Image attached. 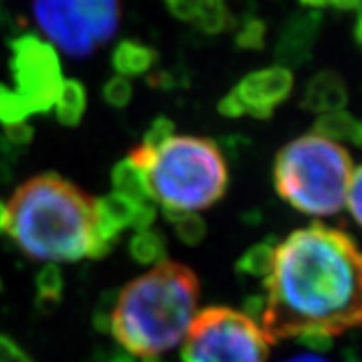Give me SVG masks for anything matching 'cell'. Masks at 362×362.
<instances>
[{"mask_svg": "<svg viewBox=\"0 0 362 362\" xmlns=\"http://www.w3.org/2000/svg\"><path fill=\"white\" fill-rule=\"evenodd\" d=\"M257 322L232 308H206L184 337L182 362H267L271 354Z\"/></svg>", "mask_w": 362, "mask_h": 362, "instance_id": "6", "label": "cell"}, {"mask_svg": "<svg viewBox=\"0 0 362 362\" xmlns=\"http://www.w3.org/2000/svg\"><path fill=\"white\" fill-rule=\"evenodd\" d=\"M0 291H2V280H0Z\"/></svg>", "mask_w": 362, "mask_h": 362, "instance_id": "39", "label": "cell"}, {"mask_svg": "<svg viewBox=\"0 0 362 362\" xmlns=\"http://www.w3.org/2000/svg\"><path fill=\"white\" fill-rule=\"evenodd\" d=\"M358 2L361 0H331L329 6L340 9V11H351V9H357Z\"/></svg>", "mask_w": 362, "mask_h": 362, "instance_id": "34", "label": "cell"}, {"mask_svg": "<svg viewBox=\"0 0 362 362\" xmlns=\"http://www.w3.org/2000/svg\"><path fill=\"white\" fill-rule=\"evenodd\" d=\"M294 85L293 72L284 66L256 70L245 76L232 90L223 96L217 110L228 118L252 116L256 119H269L291 96Z\"/></svg>", "mask_w": 362, "mask_h": 362, "instance_id": "8", "label": "cell"}, {"mask_svg": "<svg viewBox=\"0 0 362 362\" xmlns=\"http://www.w3.org/2000/svg\"><path fill=\"white\" fill-rule=\"evenodd\" d=\"M276 247H278V243H276L274 238L263 239L239 257L238 263H235V271L239 274L252 276V278H267L272 271Z\"/></svg>", "mask_w": 362, "mask_h": 362, "instance_id": "20", "label": "cell"}, {"mask_svg": "<svg viewBox=\"0 0 362 362\" xmlns=\"http://www.w3.org/2000/svg\"><path fill=\"white\" fill-rule=\"evenodd\" d=\"M158 54L155 48L149 45H144L134 39H124L116 45L110 55L112 69L118 72V76H142L155 69Z\"/></svg>", "mask_w": 362, "mask_h": 362, "instance_id": "13", "label": "cell"}, {"mask_svg": "<svg viewBox=\"0 0 362 362\" xmlns=\"http://www.w3.org/2000/svg\"><path fill=\"white\" fill-rule=\"evenodd\" d=\"M296 340L305 348H311L313 351H326L333 346L331 337L324 335V333H305V335H300Z\"/></svg>", "mask_w": 362, "mask_h": 362, "instance_id": "32", "label": "cell"}, {"mask_svg": "<svg viewBox=\"0 0 362 362\" xmlns=\"http://www.w3.org/2000/svg\"><path fill=\"white\" fill-rule=\"evenodd\" d=\"M315 133L322 138H327L331 142H348L355 144L357 147H362V119L354 118L346 110L331 112V115H322L315 122L313 127Z\"/></svg>", "mask_w": 362, "mask_h": 362, "instance_id": "15", "label": "cell"}, {"mask_svg": "<svg viewBox=\"0 0 362 362\" xmlns=\"http://www.w3.org/2000/svg\"><path fill=\"white\" fill-rule=\"evenodd\" d=\"M199 32L217 35L234 26L235 21L226 8L225 0H199L195 17L192 21Z\"/></svg>", "mask_w": 362, "mask_h": 362, "instance_id": "19", "label": "cell"}, {"mask_svg": "<svg viewBox=\"0 0 362 362\" xmlns=\"http://www.w3.org/2000/svg\"><path fill=\"white\" fill-rule=\"evenodd\" d=\"M101 94H103V100H105L110 107H115V109H124L129 101H131V98H133V87H131V83L125 78L115 76V78H110L109 81L103 85Z\"/></svg>", "mask_w": 362, "mask_h": 362, "instance_id": "26", "label": "cell"}, {"mask_svg": "<svg viewBox=\"0 0 362 362\" xmlns=\"http://www.w3.org/2000/svg\"><path fill=\"white\" fill-rule=\"evenodd\" d=\"M162 214L175 226V234H177V238L184 245L197 247L206 238L208 226L202 221V217L195 216V214H189V211L170 210V208H162Z\"/></svg>", "mask_w": 362, "mask_h": 362, "instance_id": "21", "label": "cell"}, {"mask_svg": "<svg viewBox=\"0 0 362 362\" xmlns=\"http://www.w3.org/2000/svg\"><path fill=\"white\" fill-rule=\"evenodd\" d=\"M303 8H327L331 4V0H298Z\"/></svg>", "mask_w": 362, "mask_h": 362, "instance_id": "35", "label": "cell"}, {"mask_svg": "<svg viewBox=\"0 0 362 362\" xmlns=\"http://www.w3.org/2000/svg\"><path fill=\"white\" fill-rule=\"evenodd\" d=\"M9 179H11V175H9V170H8V168H6V165L0 164V186H4V184H8Z\"/></svg>", "mask_w": 362, "mask_h": 362, "instance_id": "38", "label": "cell"}, {"mask_svg": "<svg viewBox=\"0 0 362 362\" xmlns=\"http://www.w3.org/2000/svg\"><path fill=\"white\" fill-rule=\"evenodd\" d=\"M0 362H35L13 339L0 333Z\"/></svg>", "mask_w": 362, "mask_h": 362, "instance_id": "29", "label": "cell"}, {"mask_svg": "<svg viewBox=\"0 0 362 362\" xmlns=\"http://www.w3.org/2000/svg\"><path fill=\"white\" fill-rule=\"evenodd\" d=\"M110 179H112L116 193L131 199L136 204L155 202L151 197V192H149V184H147V173L136 168L133 162H129L127 158L118 162L112 168Z\"/></svg>", "mask_w": 362, "mask_h": 362, "instance_id": "14", "label": "cell"}, {"mask_svg": "<svg viewBox=\"0 0 362 362\" xmlns=\"http://www.w3.org/2000/svg\"><path fill=\"white\" fill-rule=\"evenodd\" d=\"M9 50V70L18 98L32 115L50 112L63 87V70L54 46L33 33H24L11 39Z\"/></svg>", "mask_w": 362, "mask_h": 362, "instance_id": "7", "label": "cell"}, {"mask_svg": "<svg viewBox=\"0 0 362 362\" xmlns=\"http://www.w3.org/2000/svg\"><path fill=\"white\" fill-rule=\"evenodd\" d=\"M8 230V208L0 202V232Z\"/></svg>", "mask_w": 362, "mask_h": 362, "instance_id": "36", "label": "cell"}, {"mask_svg": "<svg viewBox=\"0 0 362 362\" xmlns=\"http://www.w3.org/2000/svg\"><path fill=\"white\" fill-rule=\"evenodd\" d=\"M164 2L175 17L186 23H192L199 4V0H164Z\"/></svg>", "mask_w": 362, "mask_h": 362, "instance_id": "30", "label": "cell"}, {"mask_svg": "<svg viewBox=\"0 0 362 362\" xmlns=\"http://www.w3.org/2000/svg\"><path fill=\"white\" fill-rule=\"evenodd\" d=\"M262 329L276 344L362 326V250L342 230L313 223L278 243L265 278Z\"/></svg>", "mask_w": 362, "mask_h": 362, "instance_id": "1", "label": "cell"}, {"mask_svg": "<svg viewBox=\"0 0 362 362\" xmlns=\"http://www.w3.org/2000/svg\"><path fill=\"white\" fill-rule=\"evenodd\" d=\"M351 156L340 144L318 134H305L276 155L274 188L294 210L308 216H335L346 206Z\"/></svg>", "mask_w": 362, "mask_h": 362, "instance_id": "4", "label": "cell"}, {"mask_svg": "<svg viewBox=\"0 0 362 362\" xmlns=\"http://www.w3.org/2000/svg\"><path fill=\"white\" fill-rule=\"evenodd\" d=\"M147 184L162 208L189 214L210 208L228 189L225 153L208 138L173 136L156 151Z\"/></svg>", "mask_w": 362, "mask_h": 362, "instance_id": "5", "label": "cell"}, {"mask_svg": "<svg viewBox=\"0 0 362 362\" xmlns=\"http://www.w3.org/2000/svg\"><path fill=\"white\" fill-rule=\"evenodd\" d=\"M267 37V24L256 15H245L238 24L235 30L234 42L239 50L247 52H259L265 48Z\"/></svg>", "mask_w": 362, "mask_h": 362, "instance_id": "22", "label": "cell"}, {"mask_svg": "<svg viewBox=\"0 0 362 362\" xmlns=\"http://www.w3.org/2000/svg\"><path fill=\"white\" fill-rule=\"evenodd\" d=\"M322 28V15L318 11H298L284 23L276 41L274 57L280 66L298 69L309 63L313 48L317 45Z\"/></svg>", "mask_w": 362, "mask_h": 362, "instance_id": "10", "label": "cell"}, {"mask_svg": "<svg viewBox=\"0 0 362 362\" xmlns=\"http://www.w3.org/2000/svg\"><path fill=\"white\" fill-rule=\"evenodd\" d=\"M28 116H32V112L26 103L18 98L17 92L0 83V124L6 127L23 124Z\"/></svg>", "mask_w": 362, "mask_h": 362, "instance_id": "24", "label": "cell"}, {"mask_svg": "<svg viewBox=\"0 0 362 362\" xmlns=\"http://www.w3.org/2000/svg\"><path fill=\"white\" fill-rule=\"evenodd\" d=\"M33 13L42 32L70 57L83 59L96 48L74 0H33Z\"/></svg>", "mask_w": 362, "mask_h": 362, "instance_id": "9", "label": "cell"}, {"mask_svg": "<svg viewBox=\"0 0 362 362\" xmlns=\"http://www.w3.org/2000/svg\"><path fill=\"white\" fill-rule=\"evenodd\" d=\"M64 278L57 265L42 267L35 280V305L41 313H52L63 300Z\"/></svg>", "mask_w": 362, "mask_h": 362, "instance_id": "18", "label": "cell"}, {"mask_svg": "<svg viewBox=\"0 0 362 362\" xmlns=\"http://www.w3.org/2000/svg\"><path fill=\"white\" fill-rule=\"evenodd\" d=\"M6 208L9 235L26 256L78 262L90 254L96 201L70 180L37 175L18 186Z\"/></svg>", "mask_w": 362, "mask_h": 362, "instance_id": "3", "label": "cell"}, {"mask_svg": "<svg viewBox=\"0 0 362 362\" xmlns=\"http://www.w3.org/2000/svg\"><path fill=\"white\" fill-rule=\"evenodd\" d=\"M300 105L302 109L322 115L339 112L348 105V88L344 79L333 70L315 74L305 85Z\"/></svg>", "mask_w": 362, "mask_h": 362, "instance_id": "11", "label": "cell"}, {"mask_svg": "<svg viewBox=\"0 0 362 362\" xmlns=\"http://www.w3.org/2000/svg\"><path fill=\"white\" fill-rule=\"evenodd\" d=\"M76 9L96 45L110 41L119 26L118 0H74Z\"/></svg>", "mask_w": 362, "mask_h": 362, "instance_id": "12", "label": "cell"}, {"mask_svg": "<svg viewBox=\"0 0 362 362\" xmlns=\"http://www.w3.org/2000/svg\"><path fill=\"white\" fill-rule=\"evenodd\" d=\"M173 122H171L170 118H165V116H158V118L153 119L151 125H149L146 133H144L142 146H146L147 149H151V151H158L168 140L173 138Z\"/></svg>", "mask_w": 362, "mask_h": 362, "instance_id": "25", "label": "cell"}, {"mask_svg": "<svg viewBox=\"0 0 362 362\" xmlns=\"http://www.w3.org/2000/svg\"><path fill=\"white\" fill-rule=\"evenodd\" d=\"M285 362H326V361H322L320 357H315V355H298V357H293Z\"/></svg>", "mask_w": 362, "mask_h": 362, "instance_id": "37", "label": "cell"}, {"mask_svg": "<svg viewBox=\"0 0 362 362\" xmlns=\"http://www.w3.org/2000/svg\"><path fill=\"white\" fill-rule=\"evenodd\" d=\"M199 298L197 274L182 263L164 262L119 291L110 311V333L133 357L158 358L182 342Z\"/></svg>", "mask_w": 362, "mask_h": 362, "instance_id": "2", "label": "cell"}, {"mask_svg": "<svg viewBox=\"0 0 362 362\" xmlns=\"http://www.w3.org/2000/svg\"><path fill=\"white\" fill-rule=\"evenodd\" d=\"M90 362H138L131 354L119 348H100L92 355Z\"/></svg>", "mask_w": 362, "mask_h": 362, "instance_id": "31", "label": "cell"}, {"mask_svg": "<svg viewBox=\"0 0 362 362\" xmlns=\"http://www.w3.org/2000/svg\"><path fill=\"white\" fill-rule=\"evenodd\" d=\"M346 204H348L354 219L362 226V165H358L354 175H351Z\"/></svg>", "mask_w": 362, "mask_h": 362, "instance_id": "28", "label": "cell"}, {"mask_svg": "<svg viewBox=\"0 0 362 362\" xmlns=\"http://www.w3.org/2000/svg\"><path fill=\"white\" fill-rule=\"evenodd\" d=\"M354 37H355V42L362 48V0L357 6V23H355V28H354Z\"/></svg>", "mask_w": 362, "mask_h": 362, "instance_id": "33", "label": "cell"}, {"mask_svg": "<svg viewBox=\"0 0 362 362\" xmlns=\"http://www.w3.org/2000/svg\"><path fill=\"white\" fill-rule=\"evenodd\" d=\"M129 254L140 265H160L168 257V241L158 230H140L129 241Z\"/></svg>", "mask_w": 362, "mask_h": 362, "instance_id": "17", "label": "cell"}, {"mask_svg": "<svg viewBox=\"0 0 362 362\" xmlns=\"http://www.w3.org/2000/svg\"><path fill=\"white\" fill-rule=\"evenodd\" d=\"M33 136H35V131L26 122L17 125H9V127H6L4 136L0 138V151H2V155L6 158L15 160L17 156L23 155L24 147L33 142Z\"/></svg>", "mask_w": 362, "mask_h": 362, "instance_id": "23", "label": "cell"}, {"mask_svg": "<svg viewBox=\"0 0 362 362\" xmlns=\"http://www.w3.org/2000/svg\"><path fill=\"white\" fill-rule=\"evenodd\" d=\"M147 85L153 88H158V90H177L180 87H186L188 85V78L184 76L182 70H156L153 72L149 78H147Z\"/></svg>", "mask_w": 362, "mask_h": 362, "instance_id": "27", "label": "cell"}, {"mask_svg": "<svg viewBox=\"0 0 362 362\" xmlns=\"http://www.w3.org/2000/svg\"><path fill=\"white\" fill-rule=\"evenodd\" d=\"M87 110V90L79 79H66L55 101V118L64 127H78Z\"/></svg>", "mask_w": 362, "mask_h": 362, "instance_id": "16", "label": "cell"}]
</instances>
